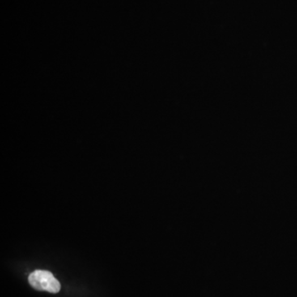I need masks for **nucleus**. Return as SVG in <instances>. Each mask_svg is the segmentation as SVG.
I'll use <instances>...</instances> for the list:
<instances>
[{
  "label": "nucleus",
  "instance_id": "obj_1",
  "mask_svg": "<svg viewBox=\"0 0 297 297\" xmlns=\"http://www.w3.org/2000/svg\"><path fill=\"white\" fill-rule=\"evenodd\" d=\"M28 282L33 288L44 290L50 293H58L61 290V284L48 271L36 270L31 273Z\"/></svg>",
  "mask_w": 297,
  "mask_h": 297
}]
</instances>
